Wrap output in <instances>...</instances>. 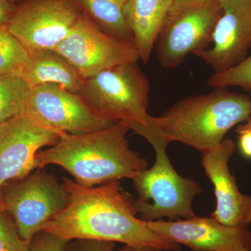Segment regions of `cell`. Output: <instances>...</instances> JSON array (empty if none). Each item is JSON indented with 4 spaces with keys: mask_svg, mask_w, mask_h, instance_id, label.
Masks as SVG:
<instances>
[{
    "mask_svg": "<svg viewBox=\"0 0 251 251\" xmlns=\"http://www.w3.org/2000/svg\"><path fill=\"white\" fill-rule=\"evenodd\" d=\"M62 184L68 193L67 205L43 227L42 232L67 242L90 239L181 251V245L155 233L146 221L137 217L133 198L122 189L120 181L85 187L64 177Z\"/></svg>",
    "mask_w": 251,
    "mask_h": 251,
    "instance_id": "obj_1",
    "label": "cell"
},
{
    "mask_svg": "<svg viewBox=\"0 0 251 251\" xmlns=\"http://www.w3.org/2000/svg\"><path fill=\"white\" fill-rule=\"evenodd\" d=\"M129 129L120 123L91 133L61 132L55 145L36 155L38 168L62 167L80 186L94 187L122 179H133L147 169L148 161L130 148Z\"/></svg>",
    "mask_w": 251,
    "mask_h": 251,
    "instance_id": "obj_2",
    "label": "cell"
},
{
    "mask_svg": "<svg viewBox=\"0 0 251 251\" xmlns=\"http://www.w3.org/2000/svg\"><path fill=\"white\" fill-rule=\"evenodd\" d=\"M251 117L249 96L216 88L183 99L160 116H150L149 125L168 143L179 142L204 154L216 148L231 128Z\"/></svg>",
    "mask_w": 251,
    "mask_h": 251,
    "instance_id": "obj_3",
    "label": "cell"
},
{
    "mask_svg": "<svg viewBox=\"0 0 251 251\" xmlns=\"http://www.w3.org/2000/svg\"><path fill=\"white\" fill-rule=\"evenodd\" d=\"M145 139L153 147L156 159L151 168L140 172L132 179L139 196V199L133 200L137 214L145 221L194 217L193 202L202 188L176 173L167 154L169 143L161 135L153 131Z\"/></svg>",
    "mask_w": 251,
    "mask_h": 251,
    "instance_id": "obj_4",
    "label": "cell"
},
{
    "mask_svg": "<svg viewBox=\"0 0 251 251\" xmlns=\"http://www.w3.org/2000/svg\"><path fill=\"white\" fill-rule=\"evenodd\" d=\"M150 90L148 79L132 62L84 78L77 94L96 115L129 129L148 125Z\"/></svg>",
    "mask_w": 251,
    "mask_h": 251,
    "instance_id": "obj_5",
    "label": "cell"
},
{
    "mask_svg": "<svg viewBox=\"0 0 251 251\" xmlns=\"http://www.w3.org/2000/svg\"><path fill=\"white\" fill-rule=\"evenodd\" d=\"M221 12L219 0H174L155 44L162 67H177L207 47Z\"/></svg>",
    "mask_w": 251,
    "mask_h": 251,
    "instance_id": "obj_6",
    "label": "cell"
},
{
    "mask_svg": "<svg viewBox=\"0 0 251 251\" xmlns=\"http://www.w3.org/2000/svg\"><path fill=\"white\" fill-rule=\"evenodd\" d=\"M0 198L3 209L14 219L20 235L29 242L68 203L64 185L44 168L5 184L0 189Z\"/></svg>",
    "mask_w": 251,
    "mask_h": 251,
    "instance_id": "obj_7",
    "label": "cell"
},
{
    "mask_svg": "<svg viewBox=\"0 0 251 251\" xmlns=\"http://www.w3.org/2000/svg\"><path fill=\"white\" fill-rule=\"evenodd\" d=\"M82 15L74 0H24L6 29L28 52L54 50Z\"/></svg>",
    "mask_w": 251,
    "mask_h": 251,
    "instance_id": "obj_8",
    "label": "cell"
},
{
    "mask_svg": "<svg viewBox=\"0 0 251 251\" xmlns=\"http://www.w3.org/2000/svg\"><path fill=\"white\" fill-rule=\"evenodd\" d=\"M23 115L49 129L72 134L98 131L115 124L96 115L78 94L58 84L31 88Z\"/></svg>",
    "mask_w": 251,
    "mask_h": 251,
    "instance_id": "obj_9",
    "label": "cell"
},
{
    "mask_svg": "<svg viewBox=\"0 0 251 251\" xmlns=\"http://www.w3.org/2000/svg\"><path fill=\"white\" fill-rule=\"evenodd\" d=\"M54 50L62 54L83 79L119 64L140 59L134 44L105 34L83 15Z\"/></svg>",
    "mask_w": 251,
    "mask_h": 251,
    "instance_id": "obj_10",
    "label": "cell"
},
{
    "mask_svg": "<svg viewBox=\"0 0 251 251\" xmlns=\"http://www.w3.org/2000/svg\"><path fill=\"white\" fill-rule=\"evenodd\" d=\"M61 132L42 126L25 115L0 126V189L37 169L36 155L58 142Z\"/></svg>",
    "mask_w": 251,
    "mask_h": 251,
    "instance_id": "obj_11",
    "label": "cell"
},
{
    "mask_svg": "<svg viewBox=\"0 0 251 251\" xmlns=\"http://www.w3.org/2000/svg\"><path fill=\"white\" fill-rule=\"evenodd\" d=\"M219 2L222 12L211 34V47L194 54L210 66L214 74L235 67L251 49V0Z\"/></svg>",
    "mask_w": 251,
    "mask_h": 251,
    "instance_id": "obj_12",
    "label": "cell"
},
{
    "mask_svg": "<svg viewBox=\"0 0 251 251\" xmlns=\"http://www.w3.org/2000/svg\"><path fill=\"white\" fill-rule=\"evenodd\" d=\"M155 233L194 251H251L249 227L226 226L211 216L146 221Z\"/></svg>",
    "mask_w": 251,
    "mask_h": 251,
    "instance_id": "obj_13",
    "label": "cell"
},
{
    "mask_svg": "<svg viewBox=\"0 0 251 251\" xmlns=\"http://www.w3.org/2000/svg\"><path fill=\"white\" fill-rule=\"evenodd\" d=\"M235 148L233 140L224 138L216 148L203 154L202 165L214 187L216 206L211 216L226 226L249 227L251 196L240 192L228 166Z\"/></svg>",
    "mask_w": 251,
    "mask_h": 251,
    "instance_id": "obj_14",
    "label": "cell"
},
{
    "mask_svg": "<svg viewBox=\"0 0 251 251\" xmlns=\"http://www.w3.org/2000/svg\"><path fill=\"white\" fill-rule=\"evenodd\" d=\"M174 0H128L125 15L140 60H150Z\"/></svg>",
    "mask_w": 251,
    "mask_h": 251,
    "instance_id": "obj_15",
    "label": "cell"
},
{
    "mask_svg": "<svg viewBox=\"0 0 251 251\" xmlns=\"http://www.w3.org/2000/svg\"><path fill=\"white\" fill-rule=\"evenodd\" d=\"M28 52L20 75L30 88L44 84H58L77 93L83 78L62 54L50 49Z\"/></svg>",
    "mask_w": 251,
    "mask_h": 251,
    "instance_id": "obj_16",
    "label": "cell"
},
{
    "mask_svg": "<svg viewBox=\"0 0 251 251\" xmlns=\"http://www.w3.org/2000/svg\"><path fill=\"white\" fill-rule=\"evenodd\" d=\"M74 1L82 15L100 30L119 40L134 44L125 15V6L128 0Z\"/></svg>",
    "mask_w": 251,
    "mask_h": 251,
    "instance_id": "obj_17",
    "label": "cell"
},
{
    "mask_svg": "<svg viewBox=\"0 0 251 251\" xmlns=\"http://www.w3.org/2000/svg\"><path fill=\"white\" fill-rule=\"evenodd\" d=\"M30 90L20 74L0 75V126L24 114Z\"/></svg>",
    "mask_w": 251,
    "mask_h": 251,
    "instance_id": "obj_18",
    "label": "cell"
},
{
    "mask_svg": "<svg viewBox=\"0 0 251 251\" xmlns=\"http://www.w3.org/2000/svg\"><path fill=\"white\" fill-rule=\"evenodd\" d=\"M28 53L6 27L0 28V75L21 74Z\"/></svg>",
    "mask_w": 251,
    "mask_h": 251,
    "instance_id": "obj_19",
    "label": "cell"
},
{
    "mask_svg": "<svg viewBox=\"0 0 251 251\" xmlns=\"http://www.w3.org/2000/svg\"><path fill=\"white\" fill-rule=\"evenodd\" d=\"M207 84L213 89L239 87L251 94V55L232 69L213 74Z\"/></svg>",
    "mask_w": 251,
    "mask_h": 251,
    "instance_id": "obj_20",
    "label": "cell"
},
{
    "mask_svg": "<svg viewBox=\"0 0 251 251\" xmlns=\"http://www.w3.org/2000/svg\"><path fill=\"white\" fill-rule=\"evenodd\" d=\"M0 251H31L30 242L20 235L14 219L0 211Z\"/></svg>",
    "mask_w": 251,
    "mask_h": 251,
    "instance_id": "obj_21",
    "label": "cell"
},
{
    "mask_svg": "<svg viewBox=\"0 0 251 251\" xmlns=\"http://www.w3.org/2000/svg\"><path fill=\"white\" fill-rule=\"evenodd\" d=\"M68 242L53 234L41 231L31 239V251H65Z\"/></svg>",
    "mask_w": 251,
    "mask_h": 251,
    "instance_id": "obj_22",
    "label": "cell"
},
{
    "mask_svg": "<svg viewBox=\"0 0 251 251\" xmlns=\"http://www.w3.org/2000/svg\"><path fill=\"white\" fill-rule=\"evenodd\" d=\"M115 243L75 239L68 242L65 251H114Z\"/></svg>",
    "mask_w": 251,
    "mask_h": 251,
    "instance_id": "obj_23",
    "label": "cell"
},
{
    "mask_svg": "<svg viewBox=\"0 0 251 251\" xmlns=\"http://www.w3.org/2000/svg\"><path fill=\"white\" fill-rule=\"evenodd\" d=\"M18 6L9 0H0V26L6 27L17 10Z\"/></svg>",
    "mask_w": 251,
    "mask_h": 251,
    "instance_id": "obj_24",
    "label": "cell"
},
{
    "mask_svg": "<svg viewBox=\"0 0 251 251\" xmlns=\"http://www.w3.org/2000/svg\"><path fill=\"white\" fill-rule=\"evenodd\" d=\"M239 147L244 156L251 158V131L239 133Z\"/></svg>",
    "mask_w": 251,
    "mask_h": 251,
    "instance_id": "obj_25",
    "label": "cell"
},
{
    "mask_svg": "<svg viewBox=\"0 0 251 251\" xmlns=\"http://www.w3.org/2000/svg\"><path fill=\"white\" fill-rule=\"evenodd\" d=\"M117 251H161L156 248L151 247H133L125 245V247L118 249Z\"/></svg>",
    "mask_w": 251,
    "mask_h": 251,
    "instance_id": "obj_26",
    "label": "cell"
},
{
    "mask_svg": "<svg viewBox=\"0 0 251 251\" xmlns=\"http://www.w3.org/2000/svg\"><path fill=\"white\" fill-rule=\"evenodd\" d=\"M236 131H237L238 134L243 133V132L251 131V117L248 121L246 122V124L239 126Z\"/></svg>",
    "mask_w": 251,
    "mask_h": 251,
    "instance_id": "obj_27",
    "label": "cell"
},
{
    "mask_svg": "<svg viewBox=\"0 0 251 251\" xmlns=\"http://www.w3.org/2000/svg\"><path fill=\"white\" fill-rule=\"evenodd\" d=\"M10 1H11V2L15 3V4H16L17 2H22V1H24V0H9Z\"/></svg>",
    "mask_w": 251,
    "mask_h": 251,
    "instance_id": "obj_28",
    "label": "cell"
},
{
    "mask_svg": "<svg viewBox=\"0 0 251 251\" xmlns=\"http://www.w3.org/2000/svg\"><path fill=\"white\" fill-rule=\"evenodd\" d=\"M4 210L3 209L2 203H1V198H0V211Z\"/></svg>",
    "mask_w": 251,
    "mask_h": 251,
    "instance_id": "obj_29",
    "label": "cell"
},
{
    "mask_svg": "<svg viewBox=\"0 0 251 251\" xmlns=\"http://www.w3.org/2000/svg\"><path fill=\"white\" fill-rule=\"evenodd\" d=\"M2 27H1V26H0V28H2Z\"/></svg>",
    "mask_w": 251,
    "mask_h": 251,
    "instance_id": "obj_30",
    "label": "cell"
},
{
    "mask_svg": "<svg viewBox=\"0 0 251 251\" xmlns=\"http://www.w3.org/2000/svg\"></svg>",
    "mask_w": 251,
    "mask_h": 251,
    "instance_id": "obj_31",
    "label": "cell"
}]
</instances>
